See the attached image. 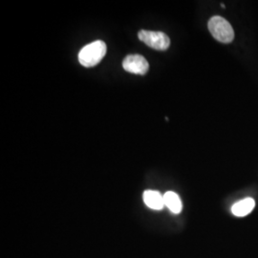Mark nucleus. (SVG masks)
Masks as SVG:
<instances>
[{"label": "nucleus", "mask_w": 258, "mask_h": 258, "mask_svg": "<svg viewBox=\"0 0 258 258\" xmlns=\"http://www.w3.org/2000/svg\"><path fill=\"white\" fill-rule=\"evenodd\" d=\"M106 54V44L102 40L93 41L79 53V61L84 67H93L101 62Z\"/></svg>", "instance_id": "f257e3e1"}, {"label": "nucleus", "mask_w": 258, "mask_h": 258, "mask_svg": "<svg viewBox=\"0 0 258 258\" xmlns=\"http://www.w3.org/2000/svg\"><path fill=\"white\" fill-rule=\"evenodd\" d=\"M255 207V202L252 198H246L234 204L231 208V212L237 217H244L252 212Z\"/></svg>", "instance_id": "423d86ee"}, {"label": "nucleus", "mask_w": 258, "mask_h": 258, "mask_svg": "<svg viewBox=\"0 0 258 258\" xmlns=\"http://www.w3.org/2000/svg\"><path fill=\"white\" fill-rule=\"evenodd\" d=\"M212 37L222 43H231L234 39V31L230 22L221 17H213L208 24Z\"/></svg>", "instance_id": "f03ea898"}, {"label": "nucleus", "mask_w": 258, "mask_h": 258, "mask_svg": "<svg viewBox=\"0 0 258 258\" xmlns=\"http://www.w3.org/2000/svg\"><path fill=\"white\" fill-rule=\"evenodd\" d=\"M165 206L169 209V211L172 213L178 214L182 212L183 204L178 194L173 191H167L164 195Z\"/></svg>", "instance_id": "0eeeda50"}, {"label": "nucleus", "mask_w": 258, "mask_h": 258, "mask_svg": "<svg viewBox=\"0 0 258 258\" xmlns=\"http://www.w3.org/2000/svg\"><path fill=\"white\" fill-rule=\"evenodd\" d=\"M122 67L131 74L146 75L149 69V64L143 55H129L124 57Z\"/></svg>", "instance_id": "20e7f679"}, {"label": "nucleus", "mask_w": 258, "mask_h": 258, "mask_svg": "<svg viewBox=\"0 0 258 258\" xmlns=\"http://www.w3.org/2000/svg\"><path fill=\"white\" fill-rule=\"evenodd\" d=\"M143 198H144V202L148 208L154 211H161L165 207L164 195H162L157 190H151V189L146 190L144 192Z\"/></svg>", "instance_id": "39448f33"}, {"label": "nucleus", "mask_w": 258, "mask_h": 258, "mask_svg": "<svg viewBox=\"0 0 258 258\" xmlns=\"http://www.w3.org/2000/svg\"><path fill=\"white\" fill-rule=\"evenodd\" d=\"M139 38L142 42L158 51H165L170 45V39L165 33L142 30L139 32Z\"/></svg>", "instance_id": "7ed1b4c3"}]
</instances>
